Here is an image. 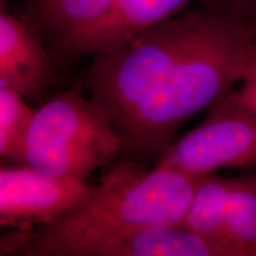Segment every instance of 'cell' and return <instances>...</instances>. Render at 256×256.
I'll use <instances>...</instances> for the list:
<instances>
[{"mask_svg": "<svg viewBox=\"0 0 256 256\" xmlns=\"http://www.w3.org/2000/svg\"><path fill=\"white\" fill-rule=\"evenodd\" d=\"M200 177L136 162L112 168L72 210L34 229H11L2 256H86L96 243L147 224H183Z\"/></svg>", "mask_w": 256, "mask_h": 256, "instance_id": "1", "label": "cell"}, {"mask_svg": "<svg viewBox=\"0 0 256 256\" xmlns=\"http://www.w3.org/2000/svg\"><path fill=\"white\" fill-rule=\"evenodd\" d=\"M252 40L247 25L232 10L206 8L183 58L118 127L124 151L138 158L162 154L185 121L232 92Z\"/></svg>", "mask_w": 256, "mask_h": 256, "instance_id": "2", "label": "cell"}, {"mask_svg": "<svg viewBox=\"0 0 256 256\" xmlns=\"http://www.w3.org/2000/svg\"><path fill=\"white\" fill-rule=\"evenodd\" d=\"M122 150V138L106 107L81 84L51 96L34 113L24 164L86 182Z\"/></svg>", "mask_w": 256, "mask_h": 256, "instance_id": "3", "label": "cell"}, {"mask_svg": "<svg viewBox=\"0 0 256 256\" xmlns=\"http://www.w3.org/2000/svg\"><path fill=\"white\" fill-rule=\"evenodd\" d=\"M204 14L206 8L179 14L140 32L122 46L94 55L84 86L104 106L116 130L183 58Z\"/></svg>", "mask_w": 256, "mask_h": 256, "instance_id": "4", "label": "cell"}, {"mask_svg": "<svg viewBox=\"0 0 256 256\" xmlns=\"http://www.w3.org/2000/svg\"><path fill=\"white\" fill-rule=\"evenodd\" d=\"M156 166L192 177L256 166V114L232 95L211 106L206 119L171 144Z\"/></svg>", "mask_w": 256, "mask_h": 256, "instance_id": "5", "label": "cell"}, {"mask_svg": "<svg viewBox=\"0 0 256 256\" xmlns=\"http://www.w3.org/2000/svg\"><path fill=\"white\" fill-rule=\"evenodd\" d=\"M87 182L22 164L0 168V226L34 229L55 222L87 194Z\"/></svg>", "mask_w": 256, "mask_h": 256, "instance_id": "6", "label": "cell"}, {"mask_svg": "<svg viewBox=\"0 0 256 256\" xmlns=\"http://www.w3.org/2000/svg\"><path fill=\"white\" fill-rule=\"evenodd\" d=\"M55 75L52 52L25 18L0 12V86L23 94L28 100L46 98Z\"/></svg>", "mask_w": 256, "mask_h": 256, "instance_id": "7", "label": "cell"}, {"mask_svg": "<svg viewBox=\"0 0 256 256\" xmlns=\"http://www.w3.org/2000/svg\"><path fill=\"white\" fill-rule=\"evenodd\" d=\"M196 0H116L110 17L83 36L60 48V58L96 55L122 46L140 32L179 16Z\"/></svg>", "mask_w": 256, "mask_h": 256, "instance_id": "8", "label": "cell"}, {"mask_svg": "<svg viewBox=\"0 0 256 256\" xmlns=\"http://www.w3.org/2000/svg\"><path fill=\"white\" fill-rule=\"evenodd\" d=\"M86 256H228L220 246L183 224L156 223L114 234Z\"/></svg>", "mask_w": 256, "mask_h": 256, "instance_id": "9", "label": "cell"}, {"mask_svg": "<svg viewBox=\"0 0 256 256\" xmlns=\"http://www.w3.org/2000/svg\"><path fill=\"white\" fill-rule=\"evenodd\" d=\"M116 0H34L26 20L52 44V54L100 26Z\"/></svg>", "mask_w": 256, "mask_h": 256, "instance_id": "10", "label": "cell"}, {"mask_svg": "<svg viewBox=\"0 0 256 256\" xmlns=\"http://www.w3.org/2000/svg\"><path fill=\"white\" fill-rule=\"evenodd\" d=\"M232 179L216 174L200 177L185 214L183 226L234 256L226 241V206Z\"/></svg>", "mask_w": 256, "mask_h": 256, "instance_id": "11", "label": "cell"}, {"mask_svg": "<svg viewBox=\"0 0 256 256\" xmlns=\"http://www.w3.org/2000/svg\"><path fill=\"white\" fill-rule=\"evenodd\" d=\"M226 241L234 256H256V174L232 179Z\"/></svg>", "mask_w": 256, "mask_h": 256, "instance_id": "12", "label": "cell"}, {"mask_svg": "<svg viewBox=\"0 0 256 256\" xmlns=\"http://www.w3.org/2000/svg\"><path fill=\"white\" fill-rule=\"evenodd\" d=\"M14 89L0 86V156L14 165L24 164L25 147L36 110Z\"/></svg>", "mask_w": 256, "mask_h": 256, "instance_id": "13", "label": "cell"}, {"mask_svg": "<svg viewBox=\"0 0 256 256\" xmlns=\"http://www.w3.org/2000/svg\"><path fill=\"white\" fill-rule=\"evenodd\" d=\"M240 82L241 87L238 90H232V95L240 104L256 114V38L252 40L249 46L247 60Z\"/></svg>", "mask_w": 256, "mask_h": 256, "instance_id": "14", "label": "cell"}, {"mask_svg": "<svg viewBox=\"0 0 256 256\" xmlns=\"http://www.w3.org/2000/svg\"><path fill=\"white\" fill-rule=\"evenodd\" d=\"M230 10L247 23L256 14V0H232Z\"/></svg>", "mask_w": 256, "mask_h": 256, "instance_id": "15", "label": "cell"}, {"mask_svg": "<svg viewBox=\"0 0 256 256\" xmlns=\"http://www.w3.org/2000/svg\"><path fill=\"white\" fill-rule=\"evenodd\" d=\"M246 25H247L249 30H250L252 37L256 38V14L250 19V20H248L247 23H246Z\"/></svg>", "mask_w": 256, "mask_h": 256, "instance_id": "16", "label": "cell"}, {"mask_svg": "<svg viewBox=\"0 0 256 256\" xmlns=\"http://www.w3.org/2000/svg\"><path fill=\"white\" fill-rule=\"evenodd\" d=\"M2 2H4V0H2Z\"/></svg>", "mask_w": 256, "mask_h": 256, "instance_id": "17", "label": "cell"}]
</instances>
